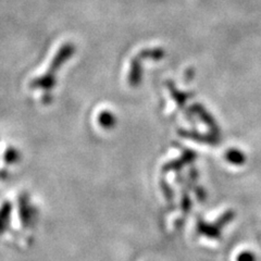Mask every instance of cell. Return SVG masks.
<instances>
[{
    "label": "cell",
    "instance_id": "obj_1",
    "mask_svg": "<svg viewBox=\"0 0 261 261\" xmlns=\"http://www.w3.org/2000/svg\"><path fill=\"white\" fill-rule=\"evenodd\" d=\"M18 206H19V217H20L21 224L23 225V227L31 226L35 221L36 209L33 207V205L31 203L28 194L20 195L19 200H18Z\"/></svg>",
    "mask_w": 261,
    "mask_h": 261
},
{
    "label": "cell",
    "instance_id": "obj_2",
    "mask_svg": "<svg viewBox=\"0 0 261 261\" xmlns=\"http://www.w3.org/2000/svg\"><path fill=\"white\" fill-rule=\"evenodd\" d=\"M12 214V203L5 201L0 207V234L4 233L9 226Z\"/></svg>",
    "mask_w": 261,
    "mask_h": 261
},
{
    "label": "cell",
    "instance_id": "obj_3",
    "mask_svg": "<svg viewBox=\"0 0 261 261\" xmlns=\"http://www.w3.org/2000/svg\"><path fill=\"white\" fill-rule=\"evenodd\" d=\"M21 159V154L18 149H15L14 147H8L7 150L4 153V161L7 165H15L16 162H19Z\"/></svg>",
    "mask_w": 261,
    "mask_h": 261
},
{
    "label": "cell",
    "instance_id": "obj_4",
    "mask_svg": "<svg viewBox=\"0 0 261 261\" xmlns=\"http://www.w3.org/2000/svg\"><path fill=\"white\" fill-rule=\"evenodd\" d=\"M98 121H99V124L106 128H110L116 123V119L110 112H102L98 118Z\"/></svg>",
    "mask_w": 261,
    "mask_h": 261
}]
</instances>
